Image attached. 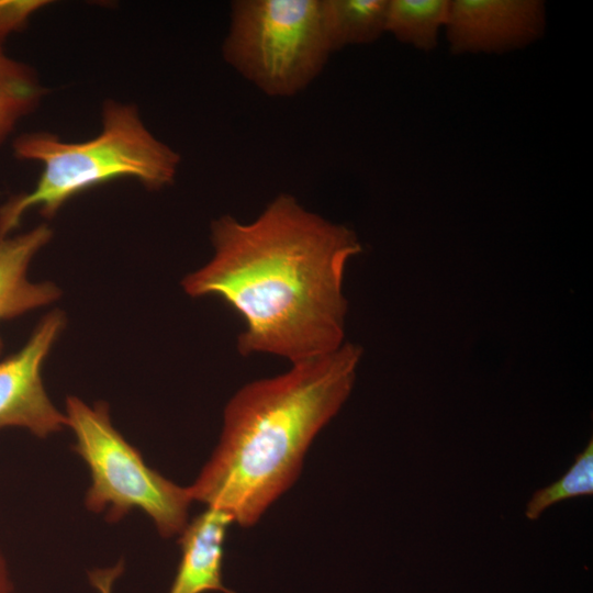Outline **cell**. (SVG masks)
<instances>
[{"label":"cell","mask_w":593,"mask_h":593,"mask_svg":"<svg viewBox=\"0 0 593 593\" xmlns=\"http://www.w3.org/2000/svg\"><path fill=\"white\" fill-rule=\"evenodd\" d=\"M211 240L213 257L182 288L193 298H220L240 316L243 356L293 363L344 344V272L361 251L354 231L281 193L250 223L231 215L213 221Z\"/></svg>","instance_id":"6da1fadb"},{"label":"cell","mask_w":593,"mask_h":593,"mask_svg":"<svg viewBox=\"0 0 593 593\" xmlns=\"http://www.w3.org/2000/svg\"><path fill=\"white\" fill-rule=\"evenodd\" d=\"M360 356L361 348L344 343L243 385L224 409L217 446L188 486L192 501L254 526L296 481L311 444L348 398Z\"/></svg>","instance_id":"7a4b0ae2"},{"label":"cell","mask_w":593,"mask_h":593,"mask_svg":"<svg viewBox=\"0 0 593 593\" xmlns=\"http://www.w3.org/2000/svg\"><path fill=\"white\" fill-rule=\"evenodd\" d=\"M13 149L21 159L41 163L43 170L32 191L0 209V239L29 209L38 206L51 217L78 192L120 177L161 189L174 181L180 161L145 127L134 107L113 101L104 105L102 132L90 141L66 143L49 133H30L19 136Z\"/></svg>","instance_id":"3957f363"},{"label":"cell","mask_w":593,"mask_h":593,"mask_svg":"<svg viewBox=\"0 0 593 593\" xmlns=\"http://www.w3.org/2000/svg\"><path fill=\"white\" fill-rule=\"evenodd\" d=\"M65 416L76 438L74 450L90 471L86 507L105 512L109 522L139 510L153 521L160 536L179 535L189 522L188 510L193 502L188 486L174 483L145 462L113 426L107 403L90 406L68 396Z\"/></svg>","instance_id":"277c9868"},{"label":"cell","mask_w":593,"mask_h":593,"mask_svg":"<svg viewBox=\"0 0 593 593\" xmlns=\"http://www.w3.org/2000/svg\"><path fill=\"white\" fill-rule=\"evenodd\" d=\"M223 56L243 77L271 97L303 90L332 51L321 0H236Z\"/></svg>","instance_id":"5b68a950"},{"label":"cell","mask_w":593,"mask_h":593,"mask_svg":"<svg viewBox=\"0 0 593 593\" xmlns=\"http://www.w3.org/2000/svg\"><path fill=\"white\" fill-rule=\"evenodd\" d=\"M64 325L63 312L49 313L19 351L0 361V428L22 427L45 438L67 426L65 414L49 400L41 376Z\"/></svg>","instance_id":"8992f818"},{"label":"cell","mask_w":593,"mask_h":593,"mask_svg":"<svg viewBox=\"0 0 593 593\" xmlns=\"http://www.w3.org/2000/svg\"><path fill=\"white\" fill-rule=\"evenodd\" d=\"M445 29L455 54L521 48L542 35L545 3L539 0H450Z\"/></svg>","instance_id":"52a82bcc"},{"label":"cell","mask_w":593,"mask_h":593,"mask_svg":"<svg viewBox=\"0 0 593 593\" xmlns=\"http://www.w3.org/2000/svg\"><path fill=\"white\" fill-rule=\"evenodd\" d=\"M232 524L233 516L215 507L188 522L179 534L181 558L168 593H235L222 580L224 542Z\"/></svg>","instance_id":"ba28073f"},{"label":"cell","mask_w":593,"mask_h":593,"mask_svg":"<svg viewBox=\"0 0 593 593\" xmlns=\"http://www.w3.org/2000/svg\"><path fill=\"white\" fill-rule=\"evenodd\" d=\"M52 231L40 225L30 232L0 239V321L47 305L59 296L52 282H31L27 267L48 243Z\"/></svg>","instance_id":"9c48e42d"},{"label":"cell","mask_w":593,"mask_h":593,"mask_svg":"<svg viewBox=\"0 0 593 593\" xmlns=\"http://www.w3.org/2000/svg\"><path fill=\"white\" fill-rule=\"evenodd\" d=\"M389 0H321L325 35L333 52L368 44L385 32Z\"/></svg>","instance_id":"30bf717a"},{"label":"cell","mask_w":593,"mask_h":593,"mask_svg":"<svg viewBox=\"0 0 593 593\" xmlns=\"http://www.w3.org/2000/svg\"><path fill=\"white\" fill-rule=\"evenodd\" d=\"M450 0H389L385 32L400 42L432 51L445 27Z\"/></svg>","instance_id":"8fae6325"},{"label":"cell","mask_w":593,"mask_h":593,"mask_svg":"<svg viewBox=\"0 0 593 593\" xmlns=\"http://www.w3.org/2000/svg\"><path fill=\"white\" fill-rule=\"evenodd\" d=\"M41 87L31 68L9 57L0 44V146L36 105Z\"/></svg>","instance_id":"7c38bea8"},{"label":"cell","mask_w":593,"mask_h":593,"mask_svg":"<svg viewBox=\"0 0 593 593\" xmlns=\"http://www.w3.org/2000/svg\"><path fill=\"white\" fill-rule=\"evenodd\" d=\"M593 493V440L590 439L573 465L556 482L534 492L526 505L525 515L530 521L539 518L549 506L563 500L592 495Z\"/></svg>","instance_id":"4fadbf2b"},{"label":"cell","mask_w":593,"mask_h":593,"mask_svg":"<svg viewBox=\"0 0 593 593\" xmlns=\"http://www.w3.org/2000/svg\"><path fill=\"white\" fill-rule=\"evenodd\" d=\"M45 3V1L0 0V44L9 34L21 30L30 15Z\"/></svg>","instance_id":"5bb4252c"},{"label":"cell","mask_w":593,"mask_h":593,"mask_svg":"<svg viewBox=\"0 0 593 593\" xmlns=\"http://www.w3.org/2000/svg\"><path fill=\"white\" fill-rule=\"evenodd\" d=\"M124 564L122 561L107 569H98L89 572L91 584L99 593H113V584L123 572Z\"/></svg>","instance_id":"9a60e30c"},{"label":"cell","mask_w":593,"mask_h":593,"mask_svg":"<svg viewBox=\"0 0 593 593\" xmlns=\"http://www.w3.org/2000/svg\"><path fill=\"white\" fill-rule=\"evenodd\" d=\"M13 586L7 561L0 548V593H12Z\"/></svg>","instance_id":"2e32d148"},{"label":"cell","mask_w":593,"mask_h":593,"mask_svg":"<svg viewBox=\"0 0 593 593\" xmlns=\"http://www.w3.org/2000/svg\"><path fill=\"white\" fill-rule=\"evenodd\" d=\"M1 349H2V340L0 338V353H1Z\"/></svg>","instance_id":"e0dca14e"}]
</instances>
